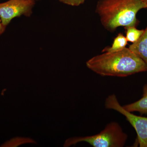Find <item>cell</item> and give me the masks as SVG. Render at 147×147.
I'll list each match as a JSON object with an SVG mask.
<instances>
[{
    "label": "cell",
    "mask_w": 147,
    "mask_h": 147,
    "mask_svg": "<svg viewBox=\"0 0 147 147\" xmlns=\"http://www.w3.org/2000/svg\"><path fill=\"white\" fill-rule=\"evenodd\" d=\"M88 68L102 76L125 77L147 71L144 61L129 48L114 53H102L86 62Z\"/></svg>",
    "instance_id": "6da1fadb"
},
{
    "label": "cell",
    "mask_w": 147,
    "mask_h": 147,
    "mask_svg": "<svg viewBox=\"0 0 147 147\" xmlns=\"http://www.w3.org/2000/svg\"><path fill=\"white\" fill-rule=\"evenodd\" d=\"M147 8L142 0H99L96 12L102 26L110 32L120 27H136L137 14L142 9Z\"/></svg>",
    "instance_id": "7a4b0ae2"
},
{
    "label": "cell",
    "mask_w": 147,
    "mask_h": 147,
    "mask_svg": "<svg viewBox=\"0 0 147 147\" xmlns=\"http://www.w3.org/2000/svg\"><path fill=\"white\" fill-rule=\"evenodd\" d=\"M120 125L111 122L98 134L86 137H74L66 140L64 147H69L77 143L85 142L94 147H122L127 139Z\"/></svg>",
    "instance_id": "3957f363"
},
{
    "label": "cell",
    "mask_w": 147,
    "mask_h": 147,
    "mask_svg": "<svg viewBox=\"0 0 147 147\" xmlns=\"http://www.w3.org/2000/svg\"><path fill=\"white\" fill-rule=\"evenodd\" d=\"M105 108L115 110L126 118L136 130L140 147H147V117L136 115L125 110L119 102L115 94L108 96L105 99Z\"/></svg>",
    "instance_id": "277c9868"
},
{
    "label": "cell",
    "mask_w": 147,
    "mask_h": 147,
    "mask_svg": "<svg viewBox=\"0 0 147 147\" xmlns=\"http://www.w3.org/2000/svg\"><path fill=\"white\" fill-rule=\"evenodd\" d=\"M34 2L33 0H9L0 3V17L3 25L6 26L12 19L21 15L30 16Z\"/></svg>",
    "instance_id": "5b68a950"
},
{
    "label": "cell",
    "mask_w": 147,
    "mask_h": 147,
    "mask_svg": "<svg viewBox=\"0 0 147 147\" xmlns=\"http://www.w3.org/2000/svg\"><path fill=\"white\" fill-rule=\"evenodd\" d=\"M128 48L144 61L147 68V26L139 40L129 45Z\"/></svg>",
    "instance_id": "8992f818"
},
{
    "label": "cell",
    "mask_w": 147,
    "mask_h": 147,
    "mask_svg": "<svg viewBox=\"0 0 147 147\" xmlns=\"http://www.w3.org/2000/svg\"><path fill=\"white\" fill-rule=\"evenodd\" d=\"M129 112H138L142 115L147 114V84L143 88V94L141 99L136 102L123 106Z\"/></svg>",
    "instance_id": "52a82bcc"
},
{
    "label": "cell",
    "mask_w": 147,
    "mask_h": 147,
    "mask_svg": "<svg viewBox=\"0 0 147 147\" xmlns=\"http://www.w3.org/2000/svg\"><path fill=\"white\" fill-rule=\"evenodd\" d=\"M127 42L125 36L120 33L114 38L111 46L105 47L102 50V53H114L121 51L126 47Z\"/></svg>",
    "instance_id": "ba28073f"
},
{
    "label": "cell",
    "mask_w": 147,
    "mask_h": 147,
    "mask_svg": "<svg viewBox=\"0 0 147 147\" xmlns=\"http://www.w3.org/2000/svg\"><path fill=\"white\" fill-rule=\"evenodd\" d=\"M125 30V37L127 41L134 43L139 40L144 33V30H139L135 26L124 28Z\"/></svg>",
    "instance_id": "9c48e42d"
},
{
    "label": "cell",
    "mask_w": 147,
    "mask_h": 147,
    "mask_svg": "<svg viewBox=\"0 0 147 147\" xmlns=\"http://www.w3.org/2000/svg\"><path fill=\"white\" fill-rule=\"evenodd\" d=\"M61 2L72 6H78L85 2L86 0H59Z\"/></svg>",
    "instance_id": "30bf717a"
},
{
    "label": "cell",
    "mask_w": 147,
    "mask_h": 147,
    "mask_svg": "<svg viewBox=\"0 0 147 147\" xmlns=\"http://www.w3.org/2000/svg\"><path fill=\"white\" fill-rule=\"evenodd\" d=\"M6 27L5 26L2 22L1 19L0 17V35L2 34L4 32L5 30Z\"/></svg>",
    "instance_id": "8fae6325"
},
{
    "label": "cell",
    "mask_w": 147,
    "mask_h": 147,
    "mask_svg": "<svg viewBox=\"0 0 147 147\" xmlns=\"http://www.w3.org/2000/svg\"><path fill=\"white\" fill-rule=\"evenodd\" d=\"M142 1L145 5L146 6L147 8V0H142Z\"/></svg>",
    "instance_id": "7c38bea8"
},
{
    "label": "cell",
    "mask_w": 147,
    "mask_h": 147,
    "mask_svg": "<svg viewBox=\"0 0 147 147\" xmlns=\"http://www.w3.org/2000/svg\"><path fill=\"white\" fill-rule=\"evenodd\" d=\"M33 1H38V0H33Z\"/></svg>",
    "instance_id": "4fadbf2b"
}]
</instances>
